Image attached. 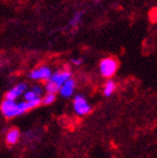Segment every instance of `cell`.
<instances>
[{
    "label": "cell",
    "mask_w": 157,
    "mask_h": 158,
    "mask_svg": "<svg viewBox=\"0 0 157 158\" xmlns=\"http://www.w3.org/2000/svg\"><path fill=\"white\" fill-rule=\"evenodd\" d=\"M74 89H75V81L73 79H68V80H67L61 86L60 94L64 98H68L70 96H72Z\"/></svg>",
    "instance_id": "cell-7"
},
{
    "label": "cell",
    "mask_w": 157,
    "mask_h": 158,
    "mask_svg": "<svg viewBox=\"0 0 157 158\" xmlns=\"http://www.w3.org/2000/svg\"><path fill=\"white\" fill-rule=\"evenodd\" d=\"M41 94H42L41 88L38 86H35L31 91H28L24 94V99H25V101H32L36 98H40Z\"/></svg>",
    "instance_id": "cell-9"
},
{
    "label": "cell",
    "mask_w": 157,
    "mask_h": 158,
    "mask_svg": "<svg viewBox=\"0 0 157 158\" xmlns=\"http://www.w3.org/2000/svg\"><path fill=\"white\" fill-rule=\"evenodd\" d=\"M73 107H74L75 112L78 115H80V116L87 115V114H89L92 111V108L89 105L88 101L86 100L85 98L82 97V96H76L74 98Z\"/></svg>",
    "instance_id": "cell-3"
},
{
    "label": "cell",
    "mask_w": 157,
    "mask_h": 158,
    "mask_svg": "<svg viewBox=\"0 0 157 158\" xmlns=\"http://www.w3.org/2000/svg\"><path fill=\"white\" fill-rule=\"evenodd\" d=\"M27 88V85L24 84V83H20V84H18L17 86H14L13 89H11L9 92L6 94V99L8 100H15L19 96L25 92Z\"/></svg>",
    "instance_id": "cell-6"
},
{
    "label": "cell",
    "mask_w": 157,
    "mask_h": 158,
    "mask_svg": "<svg viewBox=\"0 0 157 158\" xmlns=\"http://www.w3.org/2000/svg\"><path fill=\"white\" fill-rule=\"evenodd\" d=\"M19 131L17 128H13L6 135V142L9 145H14L18 143V141L19 139Z\"/></svg>",
    "instance_id": "cell-8"
},
{
    "label": "cell",
    "mask_w": 157,
    "mask_h": 158,
    "mask_svg": "<svg viewBox=\"0 0 157 158\" xmlns=\"http://www.w3.org/2000/svg\"><path fill=\"white\" fill-rule=\"evenodd\" d=\"M70 73L69 70H61V72H58L56 73H54L49 80L51 82H53L55 85H57L59 88H61V86L64 84L67 80L70 79Z\"/></svg>",
    "instance_id": "cell-5"
},
{
    "label": "cell",
    "mask_w": 157,
    "mask_h": 158,
    "mask_svg": "<svg viewBox=\"0 0 157 158\" xmlns=\"http://www.w3.org/2000/svg\"><path fill=\"white\" fill-rule=\"evenodd\" d=\"M52 76V73L49 68L48 67H41L39 69H34L31 72L30 77L34 80H49Z\"/></svg>",
    "instance_id": "cell-4"
},
{
    "label": "cell",
    "mask_w": 157,
    "mask_h": 158,
    "mask_svg": "<svg viewBox=\"0 0 157 158\" xmlns=\"http://www.w3.org/2000/svg\"><path fill=\"white\" fill-rule=\"evenodd\" d=\"M99 69H100V73L102 74V76H104L106 78H110V77H112L117 72L118 62L112 57L104 58L100 61Z\"/></svg>",
    "instance_id": "cell-1"
},
{
    "label": "cell",
    "mask_w": 157,
    "mask_h": 158,
    "mask_svg": "<svg viewBox=\"0 0 157 158\" xmlns=\"http://www.w3.org/2000/svg\"><path fill=\"white\" fill-rule=\"evenodd\" d=\"M81 17H82V13H76L73 15L72 19L69 21V24L72 26H73V27L77 26L78 24H79V22L81 21Z\"/></svg>",
    "instance_id": "cell-12"
},
{
    "label": "cell",
    "mask_w": 157,
    "mask_h": 158,
    "mask_svg": "<svg viewBox=\"0 0 157 158\" xmlns=\"http://www.w3.org/2000/svg\"><path fill=\"white\" fill-rule=\"evenodd\" d=\"M117 88L116 83L113 80H108L105 85H104V89H103V94L105 97H110L111 94L115 92Z\"/></svg>",
    "instance_id": "cell-10"
},
{
    "label": "cell",
    "mask_w": 157,
    "mask_h": 158,
    "mask_svg": "<svg viewBox=\"0 0 157 158\" xmlns=\"http://www.w3.org/2000/svg\"><path fill=\"white\" fill-rule=\"evenodd\" d=\"M56 97H55V94H48L46 96L42 99V103L44 104V105H48V104H51L52 102L55 100Z\"/></svg>",
    "instance_id": "cell-11"
},
{
    "label": "cell",
    "mask_w": 157,
    "mask_h": 158,
    "mask_svg": "<svg viewBox=\"0 0 157 158\" xmlns=\"http://www.w3.org/2000/svg\"><path fill=\"white\" fill-rule=\"evenodd\" d=\"M72 62L76 66H80L82 64V60L81 59H74L73 58V59H72Z\"/></svg>",
    "instance_id": "cell-13"
},
{
    "label": "cell",
    "mask_w": 157,
    "mask_h": 158,
    "mask_svg": "<svg viewBox=\"0 0 157 158\" xmlns=\"http://www.w3.org/2000/svg\"><path fill=\"white\" fill-rule=\"evenodd\" d=\"M0 110H1V113L3 114V116L7 118H12L14 117L19 116L18 103H15V101L14 100L5 99L1 103Z\"/></svg>",
    "instance_id": "cell-2"
}]
</instances>
